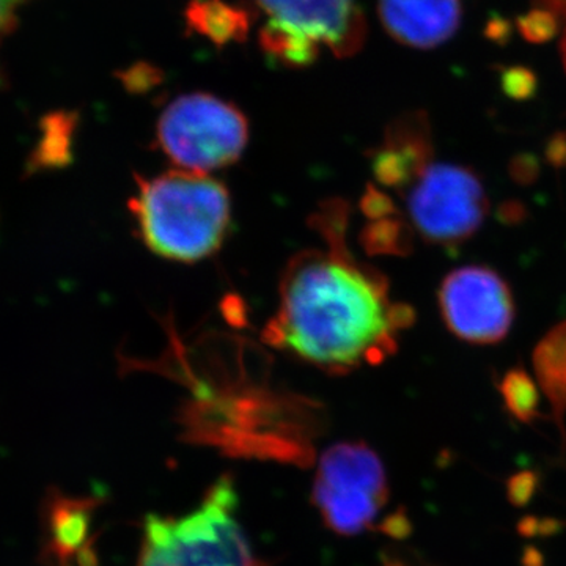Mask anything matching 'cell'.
I'll use <instances>...</instances> for the list:
<instances>
[{"mask_svg": "<svg viewBox=\"0 0 566 566\" xmlns=\"http://www.w3.org/2000/svg\"><path fill=\"white\" fill-rule=\"evenodd\" d=\"M539 485H542L539 472L524 469L506 480V499L516 509H524L538 493Z\"/></svg>", "mask_w": 566, "mask_h": 566, "instance_id": "obj_17", "label": "cell"}, {"mask_svg": "<svg viewBox=\"0 0 566 566\" xmlns=\"http://www.w3.org/2000/svg\"><path fill=\"white\" fill-rule=\"evenodd\" d=\"M562 55H564V63H565V70H566V33H565L564 41H562Z\"/></svg>", "mask_w": 566, "mask_h": 566, "instance_id": "obj_24", "label": "cell"}, {"mask_svg": "<svg viewBox=\"0 0 566 566\" xmlns=\"http://www.w3.org/2000/svg\"><path fill=\"white\" fill-rule=\"evenodd\" d=\"M314 497L327 527L357 535L374 527L389 499L381 460L363 442H344L327 449L316 471Z\"/></svg>", "mask_w": 566, "mask_h": 566, "instance_id": "obj_6", "label": "cell"}, {"mask_svg": "<svg viewBox=\"0 0 566 566\" xmlns=\"http://www.w3.org/2000/svg\"><path fill=\"white\" fill-rule=\"evenodd\" d=\"M538 3L554 11V14H557V17L566 20V0H538Z\"/></svg>", "mask_w": 566, "mask_h": 566, "instance_id": "obj_23", "label": "cell"}, {"mask_svg": "<svg viewBox=\"0 0 566 566\" xmlns=\"http://www.w3.org/2000/svg\"><path fill=\"white\" fill-rule=\"evenodd\" d=\"M144 244L163 259L196 263L221 249L229 232V191L210 175L172 169L137 178L129 200Z\"/></svg>", "mask_w": 566, "mask_h": 566, "instance_id": "obj_2", "label": "cell"}, {"mask_svg": "<svg viewBox=\"0 0 566 566\" xmlns=\"http://www.w3.org/2000/svg\"><path fill=\"white\" fill-rule=\"evenodd\" d=\"M566 528L565 521L557 520V517H538V534L536 538H551L564 532Z\"/></svg>", "mask_w": 566, "mask_h": 566, "instance_id": "obj_21", "label": "cell"}, {"mask_svg": "<svg viewBox=\"0 0 566 566\" xmlns=\"http://www.w3.org/2000/svg\"><path fill=\"white\" fill-rule=\"evenodd\" d=\"M17 7L18 0H0V39H3L13 25Z\"/></svg>", "mask_w": 566, "mask_h": 566, "instance_id": "obj_20", "label": "cell"}, {"mask_svg": "<svg viewBox=\"0 0 566 566\" xmlns=\"http://www.w3.org/2000/svg\"><path fill=\"white\" fill-rule=\"evenodd\" d=\"M315 227L324 245L290 260L264 340L329 374L385 363L415 311L395 303L385 275L349 252L345 203L327 205Z\"/></svg>", "mask_w": 566, "mask_h": 566, "instance_id": "obj_1", "label": "cell"}, {"mask_svg": "<svg viewBox=\"0 0 566 566\" xmlns=\"http://www.w3.org/2000/svg\"><path fill=\"white\" fill-rule=\"evenodd\" d=\"M430 126L423 114L406 115L387 129L385 144L375 151L374 172L379 185L403 192L431 166Z\"/></svg>", "mask_w": 566, "mask_h": 566, "instance_id": "obj_11", "label": "cell"}, {"mask_svg": "<svg viewBox=\"0 0 566 566\" xmlns=\"http://www.w3.org/2000/svg\"><path fill=\"white\" fill-rule=\"evenodd\" d=\"M502 398L510 416L523 423H532L539 417V395L534 379L523 368H513L502 378Z\"/></svg>", "mask_w": 566, "mask_h": 566, "instance_id": "obj_13", "label": "cell"}, {"mask_svg": "<svg viewBox=\"0 0 566 566\" xmlns=\"http://www.w3.org/2000/svg\"><path fill=\"white\" fill-rule=\"evenodd\" d=\"M485 36L491 43L499 44V46H505L513 36L512 22L505 20L501 14L493 13L488 18L485 25Z\"/></svg>", "mask_w": 566, "mask_h": 566, "instance_id": "obj_19", "label": "cell"}, {"mask_svg": "<svg viewBox=\"0 0 566 566\" xmlns=\"http://www.w3.org/2000/svg\"><path fill=\"white\" fill-rule=\"evenodd\" d=\"M378 531L382 532L390 538L405 539L415 531L411 520H409L408 513L405 509H398L397 512L392 513L389 517H386L378 526Z\"/></svg>", "mask_w": 566, "mask_h": 566, "instance_id": "obj_18", "label": "cell"}, {"mask_svg": "<svg viewBox=\"0 0 566 566\" xmlns=\"http://www.w3.org/2000/svg\"><path fill=\"white\" fill-rule=\"evenodd\" d=\"M232 480H219L188 515L147 517L137 566H263L237 513Z\"/></svg>", "mask_w": 566, "mask_h": 566, "instance_id": "obj_3", "label": "cell"}, {"mask_svg": "<svg viewBox=\"0 0 566 566\" xmlns=\"http://www.w3.org/2000/svg\"><path fill=\"white\" fill-rule=\"evenodd\" d=\"M378 13L394 40L431 50L455 35L463 9L461 0H379Z\"/></svg>", "mask_w": 566, "mask_h": 566, "instance_id": "obj_9", "label": "cell"}, {"mask_svg": "<svg viewBox=\"0 0 566 566\" xmlns=\"http://www.w3.org/2000/svg\"><path fill=\"white\" fill-rule=\"evenodd\" d=\"M365 245L371 252L405 253L411 251V232L398 218V212L374 219V223L365 232Z\"/></svg>", "mask_w": 566, "mask_h": 566, "instance_id": "obj_14", "label": "cell"}, {"mask_svg": "<svg viewBox=\"0 0 566 566\" xmlns=\"http://www.w3.org/2000/svg\"><path fill=\"white\" fill-rule=\"evenodd\" d=\"M516 28L528 43L542 44L556 39L558 22L551 11L532 10L517 17Z\"/></svg>", "mask_w": 566, "mask_h": 566, "instance_id": "obj_15", "label": "cell"}, {"mask_svg": "<svg viewBox=\"0 0 566 566\" xmlns=\"http://www.w3.org/2000/svg\"><path fill=\"white\" fill-rule=\"evenodd\" d=\"M156 140L177 169L210 175L241 158L249 123L232 103L210 93H186L163 111Z\"/></svg>", "mask_w": 566, "mask_h": 566, "instance_id": "obj_4", "label": "cell"}, {"mask_svg": "<svg viewBox=\"0 0 566 566\" xmlns=\"http://www.w3.org/2000/svg\"><path fill=\"white\" fill-rule=\"evenodd\" d=\"M439 307L453 335L475 345L504 340L515 319L509 285L486 266H464L447 275Z\"/></svg>", "mask_w": 566, "mask_h": 566, "instance_id": "obj_8", "label": "cell"}, {"mask_svg": "<svg viewBox=\"0 0 566 566\" xmlns=\"http://www.w3.org/2000/svg\"><path fill=\"white\" fill-rule=\"evenodd\" d=\"M95 506L93 499L69 497L55 488L48 491L41 505V565H77L81 554L93 546L88 535Z\"/></svg>", "mask_w": 566, "mask_h": 566, "instance_id": "obj_10", "label": "cell"}, {"mask_svg": "<svg viewBox=\"0 0 566 566\" xmlns=\"http://www.w3.org/2000/svg\"><path fill=\"white\" fill-rule=\"evenodd\" d=\"M264 14L263 50L279 63L304 66L323 51L337 57L359 51L365 39L356 0H256Z\"/></svg>", "mask_w": 566, "mask_h": 566, "instance_id": "obj_5", "label": "cell"}, {"mask_svg": "<svg viewBox=\"0 0 566 566\" xmlns=\"http://www.w3.org/2000/svg\"><path fill=\"white\" fill-rule=\"evenodd\" d=\"M401 196L416 232L446 248L474 237L488 214L482 181L457 164H431Z\"/></svg>", "mask_w": 566, "mask_h": 566, "instance_id": "obj_7", "label": "cell"}, {"mask_svg": "<svg viewBox=\"0 0 566 566\" xmlns=\"http://www.w3.org/2000/svg\"><path fill=\"white\" fill-rule=\"evenodd\" d=\"M538 385L553 406L554 419L565 439L566 415V322L545 335L534 353Z\"/></svg>", "mask_w": 566, "mask_h": 566, "instance_id": "obj_12", "label": "cell"}, {"mask_svg": "<svg viewBox=\"0 0 566 566\" xmlns=\"http://www.w3.org/2000/svg\"><path fill=\"white\" fill-rule=\"evenodd\" d=\"M521 565L523 566H546L545 557H543L542 551L536 549L535 546H526L523 551V557H521Z\"/></svg>", "mask_w": 566, "mask_h": 566, "instance_id": "obj_22", "label": "cell"}, {"mask_svg": "<svg viewBox=\"0 0 566 566\" xmlns=\"http://www.w3.org/2000/svg\"><path fill=\"white\" fill-rule=\"evenodd\" d=\"M502 91L515 102H527L538 91L536 74L526 66H510L501 74Z\"/></svg>", "mask_w": 566, "mask_h": 566, "instance_id": "obj_16", "label": "cell"}]
</instances>
